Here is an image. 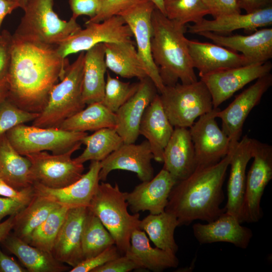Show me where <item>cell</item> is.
<instances>
[{
	"label": "cell",
	"instance_id": "7c38bea8",
	"mask_svg": "<svg viewBox=\"0 0 272 272\" xmlns=\"http://www.w3.org/2000/svg\"><path fill=\"white\" fill-rule=\"evenodd\" d=\"M219 108L200 116L189 128L193 145L196 168L216 164L225 157L231 147L227 135L216 120Z\"/></svg>",
	"mask_w": 272,
	"mask_h": 272
},
{
	"label": "cell",
	"instance_id": "f35d334b",
	"mask_svg": "<svg viewBox=\"0 0 272 272\" xmlns=\"http://www.w3.org/2000/svg\"><path fill=\"white\" fill-rule=\"evenodd\" d=\"M165 16L181 25L198 23L210 12L203 0H164Z\"/></svg>",
	"mask_w": 272,
	"mask_h": 272
},
{
	"label": "cell",
	"instance_id": "277c9868",
	"mask_svg": "<svg viewBox=\"0 0 272 272\" xmlns=\"http://www.w3.org/2000/svg\"><path fill=\"white\" fill-rule=\"evenodd\" d=\"M128 206L125 192L117 183L112 185L102 181L88 207L110 233L122 255L129 248L132 232L140 229V215L129 214Z\"/></svg>",
	"mask_w": 272,
	"mask_h": 272
},
{
	"label": "cell",
	"instance_id": "b9f144b4",
	"mask_svg": "<svg viewBox=\"0 0 272 272\" xmlns=\"http://www.w3.org/2000/svg\"><path fill=\"white\" fill-rule=\"evenodd\" d=\"M115 245H113L100 253L89 258L85 259L75 267L70 272H92L94 269L101 266L109 261L120 256Z\"/></svg>",
	"mask_w": 272,
	"mask_h": 272
},
{
	"label": "cell",
	"instance_id": "1f68e13d",
	"mask_svg": "<svg viewBox=\"0 0 272 272\" xmlns=\"http://www.w3.org/2000/svg\"><path fill=\"white\" fill-rule=\"evenodd\" d=\"M0 177L18 190L34 184L31 164L13 147L6 133L0 137Z\"/></svg>",
	"mask_w": 272,
	"mask_h": 272
},
{
	"label": "cell",
	"instance_id": "681fc988",
	"mask_svg": "<svg viewBox=\"0 0 272 272\" xmlns=\"http://www.w3.org/2000/svg\"><path fill=\"white\" fill-rule=\"evenodd\" d=\"M26 206L16 200L0 196V223L5 217L16 215Z\"/></svg>",
	"mask_w": 272,
	"mask_h": 272
},
{
	"label": "cell",
	"instance_id": "f5cc1de1",
	"mask_svg": "<svg viewBox=\"0 0 272 272\" xmlns=\"http://www.w3.org/2000/svg\"><path fill=\"white\" fill-rule=\"evenodd\" d=\"M18 8H20V6L17 2L0 0V36L1 34V27L4 18Z\"/></svg>",
	"mask_w": 272,
	"mask_h": 272
},
{
	"label": "cell",
	"instance_id": "7a4b0ae2",
	"mask_svg": "<svg viewBox=\"0 0 272 272\" xmlns=\"http://www.w3.org/2000/svg\"><path fill=\"white\" fill-rule=\"evenodd\" d=\"M234 147L218 163L197 167L173 187L165 211L174 215L179 226L196 220L210 222L225 212L220 207L224 199L223 185Z\"/></svg>",
	"mask_w": 272,
	"mask_h": 272
},
{
	"label": "cell",
	"instance_id": "ee69618b",
	"mask_svg": "<svg viewBox=\"0 0 272 272\" xmlns=\"http://www.w3.org/2000/svg\"><path fill=\"white\" fill-rule=\"evenodd\" d=\"M12 34L3 30L0 36V81L7 78L11 59Z\"/></svg>",
	"mask_w": 272,
	"mask_h": 272
},
{
	"label": "cell",
	"instance_id": "d6a6232c",
	"mask_svg": "<svg viewBox=\"0 0 272 272\" xmlns=\"http://www.w3.org/2000/svg\"><path fill=\"white\" fill-rule=\"evenodd\" d=\"M60 205L47 198L34 194L30 202L14 216V234L29 242L33 231Z\"/></svg>",
	"mask_w": 272,
	"mask_h": 272
},
{
	"label": "cell",
	"instance_id": "ba28073f",
	"mask_svg": "<svg viewBox=\"0 0 272 272\" xmlns=\"http://www.w3.org/2000/svg\"><path fill=\"white\" fill-rule=\"evenodd\" d=\"M87 134V132L40 127L26 123L18 125L6 133L13 147L23 156L43 151L53 154L74 153L80 149L82 140Z\"/></svg>",
	"mask_w": 272,
	"mask_h": 272
},
{
	"label": "cell",
	"instance_id": "4dcf8cb0",
	"mask_svg": "<svg viewBox=\"0 0 272 272\" xmlns=\"http://www.w3.org/2000/svg\"><path fill=\"white\" fill-rule=\"evenodd\" d=\"M107 69L104 43L97 44L86 51L83 79V99L86 105L102 101Z\"/></svg>",
	"mask_w": 272,
	"mask_h": 272
},
{
	"label": "cell",
	"instance_id": "4fadbf2b",
	"mask_svg": "<svg viewBox=\"0 0 272 272\" xmlns=\"http://www.w3.org/2000/svg\"><path fill=\"white\" fill-rule=\"evenodd\" d=\"M154 5L148 0H138L118 15L129 27L136 41L137 49L148 76L160 93L165 88L158 69L152 56L151 17Z\"/></svg>",
	"mask_w": 272,
	"mask_h": 272
},
{
	"label": "cell",
	"instance_id": "11a10c76",
	"mask_svg": "<svg viewBox=\"0 0 272 272\" xmlns=\"http://www.w3.org/2000/svg\"><path fill=\"white\" fill-rule=\"evenodd\" d=\"M9 94V85L7 78L0 81V106L8 98Z\"/></svg>",
	"mask_w": 272,
	"mask_h": 272
},
{
	"label": "cell",
	"instance_id": "f6af8a7d",
	"mask_svg": "<svg viewBox=\"0 0 272 272\" xmlns=\"http://www.w3.org/2000/svg\"><path fill=\"white\" fill-rule=\"evenodd\" d=\"M214 18L235 13H241L238 0H203Z\"/></svg>",
	"mask_w": 272,
	"mask_h": 272
},
{
	"label": "cell",
	"instance_id": "e0dca14e",
	"mask_svg": "<svg viewBox=\"0 0 272 272\" xmlns=\"http://www.w3.org/2000/svg\"><path fill=\"white\" fill-rule=\"evenodd\" d=\"M100 162L92 161L87 173L77 181L61 188H49L35 182L34 194L70 208L88 207L100 183Z\"/></svg>",
	"mask_w": 272,
	"mask_h": 272
},
{
	"label": "cell",
	"instance_id": "ac0fdd59",
	"mask_svg": "<svg viewBox=\"0 0 272 272\" xmlns=\"http://www.w3.org/2000/svg\"><path fill=\"white\" fill-rule=\"evenodd\" d=\"M252 139L243 136L232 149L230 161V176L227 184V201L225 212L243 222V204L246 170L252 158Z\"/></svg>",
	"mask_w": 272,
	"mask_h": 272
},
{
	"label": "cell",
	"instance_id": "30bf717a",
	"mask_svg": "<svg viewBox=\"0 0 272 272\" xmlns=\"http://www.w3.org/2000/svg\"><path fill=\"white\" fill-rule=\"evenodd\" d=\"M132 33L119 15L112 16L100 22L85 23L81 29L56 46L59 55L63 58L86 51L99 43L120 42L131 40Z\"/></svg>",
	"mask_w": 272,
	"mask_h": 272
},
{
	"label": "cell",
	"instance_id": "8fae6325",
	"mask_svg": "<svg viewBox=\"0 0 272 272\" xmlns=\"http://www.w3.org/2000/svg\"><path fill=\"white\" fill-rule=\"evenodd\" d=\"M73 153L53 154L43 151L25 156L30 162L34 183L58 188L78 180L85 168L83 164L72 158Z\"/></svg>",
	"mask_w": 272,
	"mask_h": 272
},
{
	"label": "cell",
	"instance_id": "7dc6e473",
	"mask_svg": "<svg viewBox=\"0 0 272 272\" xmlns=\"http://www.w3.org/2000/svg\"><path fill=\"white\" fill-rule=\"evenodd\" d=\"M34 195L33 186L18 190L8 184L0 177V196L16 200L27 205Z\"/></svg>",
	"mask_w": 272,
	"mask_h": 272
},
{
	"label": "cell",
	"instance_id": "6f0895ef",
	"mask_svg": "<svg viewBox=\"0 0 272 272\" xmlns=\"http://www.w3.org/2000/svg\"><path fill=\"white\" fill-rule=\"evenodd\" d=\"M28 0H18L20 8L23 10L26 6Z\"/></svg>",
	"mask_w": 272,
	"mask_h": 272
},
{
	"label": "cell",
	"instance_id": "ab89813d",
	"mask_svg": "<svg viewBox=\"0 0 272 272\" xmlns=\"http://www.w3.org/2000/svg\"><path fill=\"white\" fill-rule=\"evenodd\" d=\"M139 82H123L107 73L105 91L101 102L107 108L115 113L137 92Z\"/></svg>",
	"mask_w": 272,
	"mask_h": 272
},
{
	"label": "cell",
	"instance_id": "f546056e",
	"mask_svg": "<svg viewBox=\"0 0 272 272\" xmlns=\"http://www.w3.org/2000/svg\"><path fill=\"white\" fill-rule=\"evenodd\" d=\"M105 58L107 69L122 78L148 77L144 64L137 48L131 40L104 43Z\"/></svg>",
	"mask_w": 272,
	"mask_h": 272
},
{
	"label": "cell",
	"instance_id": "9a60e30c",
	"mask_svg": "<svg viewBox=\"0 0 272 272\" xmlns=\"http://www.w3.org/2000/svg\"><path fill=\"white\" fill-rule=\"evenodd\" d=\"M271 85L272 75L269 73L256 80L224 109L217 111L216 117L221 120L222 129L228 137L231 147L240 140L247 117Z\"/></svg>",
	"mask_w": 272,
	"mask_h": 272
},
{
	"label": "cell",
	"instance_id": "74e56055",
	"mask_svg": "<svg viewBox=\"0 0 272 272\" xmlns=\"http://www.w3.org/2000/svg\"><path fill=\"white\" fill-rule=\"evenodd\" d=\"M70 208L60 205L32 233L28 243L42 250L51 252L52 248Z\"/></svg>",
	"mask_w": 272,
	"mask_h": 272
},
{
	"label": "cell",
	"instance_id": "ffe728a7",
	"mask_svg": "<svg viewBox=\"0 0 272 272\" xmlns=\"http://www.w3.org/2000/svg\"><path fill=\"white\" fill-rule=\"evenodd\" d=\"M87 207L71 208L55 240L51 253L59 261L75 267L84 260L82 238Z\"/></svg>",
	"mask_w": 272,
	"mask_h": 272
},
{
	"label": "cell",
	"instance_id": "f1b7e54d",
	"mask_svg": "<svg viewBox=\"0 0 272 272\" xmlns=\"http://www.w3.org/2000/svg\"><path fill=\"white\" fill-rule=\"evenodd\" d=\"M29 272H63L69 267L57 260L51 253L33 246L14 233H10L1 242Z\"/></svg>",
	"mask_w": 272,
	"mask_h": 272
},
{
	"label": "cell",
	"instance_id": "d590c367",
	"mask_svg": "<svg viewBox=\"0 0 272 272\" xmlns=\"http://www.w3.org/2000/svg\"><path fill=\"white\" fill-rule=\"evenodd\" d=\"M85 149L78 157L74 158L78 163L84 164L88 161L101 162L124 143L115 128L107 127L88 134L82 140Z\"/></svg>",
	"mask_w": 272,
	"mask_h": 272
},
{
	"label": "cell",
	"instance_id": "d4e9b609",
	"mask_svg": "<svg viewBox=\"0 0 272 272\" xmlns=\"http://www.w3.org/2000/svg\"><path fill=\"white\" fill-rule=\"evenodd\" d=\"M271 25V5L246 14H231L218 17L214 20L203 18L198 23L189 25L187 31L195 34L204 31L225 33L242 29L246 32L251 33L259 28Z\"/></svg>",
	"mask_w": 272,
	"mask_h": 272
},
{
	"label": "cell",
	"instance_id": "6da1fadb",
	"mask_svg": "<svg viewBox=\"0 0 272 272\" xmlns=\"http://www.w3.org/2000/svg\"><path fill=\"white\" fill-rule=\"evenodd\" d=\"M69 64L56 46L24 41L12 35L7 98L24 110L40 113Z\"/></svg>",
	"mask_w": 272,
	"mask_h": 272
},
{
	"label": "cell",
	"instance_id": "5b68a950",
	"mask_svg": "<svg viewBox=\"0 0 272 272\" xmlns=\"http://www.w3.org/2000/svg\"><path fill=\"white\" fill-rule=\"evenodd\" d=\"M85 51L66 69L63 78L52 89L46 104L33 121V126L59 128L66 119L86 107L83 99Z\"/></svg>",
	"mask_w": 272,
	"mask_h": 272
},
{
	"label": "cell",
	"instance_id": "83f0119b",
	"mask_svg": "<svg viewBox=\"0 0 272 272\" xmlns=\"http://www.w3.org/2000/svg\"><path fill=\"white\" fill-rule=\"evenodd\" d=\"M134 261L140 268H146L155 272L176 267L179 260L176 254L157 247H152L146 233L141 229L131 233L130 246L125 253Z\"/></svg>",
	"mask_w": 272,
	"mask_h": 272
},
{
	"label": "cell",
	"instance_id": "836d02e7",
	"mask_svg": "<svg viewBox=\"0 0 272 272\" xmlns=\"http://www.w3.org/2000/svg\"><path fill=\"white\" fill-rule=\"evenodd\" d=\"M115 113L107 108L101 102L87 105L86 107L66 119L59 128L77 132L96 131L103 128H115Z\"/></svg>",
	"mask_w": 272,
	"mask_h": 272
},
{
	"label": "cell",
	"instance_id": "cb8c5ba5",
	"mask_svg": "<svg viewBox=\"0 0 272 272\" xmlns=\"http://www.w3.org/2000/svg\"><path fill=\"white\" fill-rule=\"evenodd\" d=\"M192 64L199 77L221 70L251 63L242 54L216 44L186 38Z\"/></svg>",
	"mask_w": 272,
	"mask_h": 272
},
{
	"label": "cell",
	"instance_id": "7bdbcfd3",
	"mask_svg": "<svg viewBox=\"0 0 272 272\" xmlns=\"http://www.w3.org/2000/svg\"><path fill=\"white\" fill-rule=\"evenodd\" d=\"M138 0H99V8L95 17L88 22H100L118 14Z\"/></svg>",
	"mask_w": 272,
	"mask_h": 272
},
{
	"label": "cell",
	"instance_id": "2e32d148",
	"mask_svg": "<svg viewBox=\"0 0 272 272\" xmlns=\"http://www.w3.org/2000/svg\"><path fill=\"white\" fill-rule=\"evenodd\" d=\"M154 159L149 143H123L117 149L100 162V181H105L113 170H122L137 174L142 181L150 180L154 177L151 161Z\"/></svg>",
	"mask_w": 272,
	"mask_h": 272
},
{
	"label": "cell",
	"instance_id": "c3c4849f",
	"mask_svg": "<svg viewBox=\"0 0 272 272\" xmlns=\"http://www.w3.org/2000/svg\"><path fill=\"white\" fill-rule=\"evenodd\" d=\"M72 17L76 19L85 15L92 18L97 14L99 8V0H69Z\"/></svg>",
	"mask_w": 272,
	"mask_h": 272
},
{
	"label": "cell",
	"instance_id": "f907efd6",
	"mask_svg": "<svg viewBox=\"0 0 272 272\" xmlns=\"http://www.w3.org/2000/svg\"><path fill=\"white\" fill-rule=\"evenodd\" d=\"M27 270L14 258L0 249V272H27Z\"/></svg>",
	"mask_w": 272,
	"mask_h": 272
},
{
	"label": "cell",
	"instance_id": "3957f363",
	"mask_svg": "<svg viewBox=\"0 0 272 272\" xmlns=\"http://www.w3.org/2000/svg\"><path fill=\"white\" fill-rule=\"evenodd\" d=\"M152 56L165 86L197 81L189 55L186 25L168 19L155 7L151 17Z\"/></svg>",
	"mask_w": 272,
	"mask_h": 272
},
{
	"label": "cell",
	"instance_id": "e575fe53",
	"mask_svg": "<svg viewBox=\"0 0 272 272\" xmlns=\"http://www.w3.org/2000/svg\"><path fill=\"white\" fill-rule=\"evenodd\" d=\"M178 226L179 223L176 217L166 211L150 214L140 224V228L147 234L155 246L175 254L178 249L174 239V231Z\"/></svg>",
	"mask_w": 272,
	"mask_h": 272
},
{
	"label": "cell",
	"instance_id": "484cf974",
	"mask_svg": "<svg viewBox=\"0 0 272 272\" xmlns=\"http://www.w3.org/2000/svg\"><path fill=\"white\" fill-rule=\"evenodd\" d=\"M163 168L177 181L189 176L196 168L193 145L189 128L174 127L163 152Z\"/></svg>",
	"mask_w": 272,
	"mask_h": 272
},
{
	"label": "cell",
	"instance_id": "52a82bcc",
	"mask_svg": "<svg viewBox=\"0 0 272 272\" xmlns=\"http://www.w3.org/2000/svg\"><path fill=\"white\" fill-rule=\"evenodd\" d=\"M159 95L164 111L174 127L189 128L197 118L214 109L211 94L201 80L165 86Z\"/></svg>",
	"mask_w": 272,
	"mask_h": 272
},
{
	"label": "cell",
	"instance_id": "816d5d0a",
	"mask_svg": "<svg viewBox=\"0 0 272 272\" xmlns=\"http://www.w3.org/2000/svg\"><path fill=\"white\" fill-rule=\"evenodd\" d=\"M240 9L249 13L271 5L272 0H238Z\"/></svg>",
	"mask_w": 272,
	"mask_h": 272
},
{
	"label": "cell",
	"instance_id": "d6986e66",
	"mask_svg": "<svg viewBox=\"0 0 272 272\" xmlns=\"http://www.w3.org/2000/svg\"><path fill=\"white\" fill-rule=\"evenodd\" d=\"M177 182L170 173L162 168L150 180L142 181L132 191L125 192L131 211L135 214L147 211L151 214L164 212L169 194Z\"/></svg>",
	"mask_w": 272,
	"mask_h": 272
},
{
	"label": "cell",
	"instance_id": "7402d4cb",
	"mask_svg": "<svg viewBox=\"0 0 272 272\" xmlns=\"http://www.w3.org/2000/svg\"><path fill=\"white\" fill-rule=\"evenodd\" d=\"M215 44L240 52L251 63L264 62L272 58V28L257 30L248 35L225 36L204 31L197 34Z\"/></svg>",
	"mask_w": 272,
	"mask_h": 272
},
{
	"label": "cell",
	"instance_id": "680465c9",
	"mask_svg": "<svg viewBox=\"0 0 272 272\" xmlns=\"http://www.w3.org/2000/svg\"><path fill=\"white\" fill-rule=\"evenodd\" d=\"M9 1H13V2H17L18 3V0H9Z\"/></svg>",
	"mask_w": 272,
	"mask_h": 272
},
{
	"label": "cell",
	"instance_id": "8d00e7d4",
	"mask_svg": "<svg viewBox=\"0 0 272 272\" xmlns=\"http://www.w3.org/2000/svg\"><path fill=\"white\" fill-rule=\"evenodd\" d=\"M113 245L115 241L110 233L88 209L82 238L84 259L92 257Z\"/></svg>",
	"mask_w": 272,
	"mask_h": 272
},
{
	"label": "cell",
	"instance_id": "60d3db41",
	"mask_svg": "<svg viewBox=\"0 0 272 272\" xmlns=\"http://www.w3.org/2000/svg\"><path fill=\"white\" fill-rule=\"evenodd\" d=\"M38 115L20 108L7 98L0 106V137L18 125L33 121Z\"/></svg>",
	"mask_w": 272,
	"mask_h": 272
},
{
	"label": "cell",
	"instance_id": "4316f807",
	"mask_svg": "<svg viewBox=\"0 0 272 272\" xmlns=\"http://www.w3.org/2000/svg\"><path fill=\"white\" fill-rule=\"evenodd\" d=\"M174 128L157 94L145 111L139 126V134L149 143L153 159L156 162H163L164 150Z\"/></svg>",
	"mask_w": 272,
	"mask_h": 272
},
{
	"label": "cell",
	"instance_id": "44dd1931",
	"mask_svg": "<svg viewBox=\"0 0 272 272\" xmlns=\"http://www.w3.org/2000/svg\"><path fill=\"white\" fill-rule=\"evenodd\" d=\"M150 78L141 80L137 92L115 112V129L124 143H134L137 140L144 112L158 94Z\"/></svg>",
	"mask_w": 272,
	"mask_h": 272
},
{
	"label": "cell",
	"instance_id": "9c48e42d",
	"mask_svg": "<svg viewBox=\"0 0 272 272\" xmlns=\"http://www.w3.org/2000/svg\"><path fill=\"white\" fill-rule=\"evenodd\" d=\"M253 160L246 178L243 222L256 223L262 217L260 202L272 179V146L252 139Z\"/></svg>",
	"mask_w": 272,
	"mask_h": 272
},
{
	"label": "cell",
	"instance_id": "9f6ffc18",
	"mask_svg": "<svg viewBox=\"0 0 272 272\" xmlns=\"http://www.w3.org/2000/svg\"><path fill=\"white\" fill-rule=\"evenodd\" d=\"M151 2L155 6V8L160 11L165 15L164 0H148Z\"/></svg>",
	"mask_w": 272,
	"mask_h": 272
},
{
	"label": "cell",
	"instance_id": "db71d44e",
	"mask_svg": "<svg viewBox=\"0 0 272 272\" xmlns=\"http://www.w3.org/2000/svg\"><path fill=\"white\" fill-rule=\"evenodd\" d=\"M15 215L10 216V217L6 221L0 223V242H1L13 229Z\"/></svg>",
	"mask_w": 272,
	"mask_h": 272
},
{
	"label": "cell",
	"instance_id": "5bb4252c",
	"mask_svg": "<svg viewBox=\"0 0 272 272\" xmlns=\"http://www.w3.org/2000/svg\"><path fill=\"white\" fill-rule=\"evenodd\" d=\"M271 69L268 60L215 72L200 77V80L208 88L213 107L217 108L249 83L269 74Z\"/></svg>",
	"mask_w": 272,
	"mask_h": 272
},
{
	"label": "cell",
	"instance_id": "8992f818",
	"mask_svg": "<svg viewBox=\"0 0 272 272\" xmlns=\"http://www.w3.org/2000/svg\"><path fill=\"white\" fill-rule=\"evenodd\" d=\"M53 0H28L13 36L20 40L57 46L82 28L72 17L61 19L53 8Z\"/></svg>",
	"mask_w": 272,
	"mask_h": 272
},
{
	"label": "cell",
	"instance_id": "bcb514c9",
	"mask_svg": "<svg viewBox=\"0 0 272 272\" xmlns=\"http://www.w3.org/2000/svg\"><path fill=\"white\" fill-rule=\"evenodd\" d=\"M140 268L126 255H120L92 271V272H128Z\"/></svg>",
	"mask_w": 272,
	"mask_h": 272
},
{
	"label": "cell",
	"instance_id": "603a6c76",
	"mask_svg": "<svg viewBox=\"0 0 272 272\" xmlns=\"http://www.w3.org/2000/svg\"><path fill=\"white\" fill-rule=\"evenodd\" d=\"M238 219L226 212L214 221L192 226L193 234L200 244L228 242L246 249L253 236L250 229L241 225Z\"/></svg>",
	"mask_w": 272,
	"mask_h": 272
}]
</instances>
